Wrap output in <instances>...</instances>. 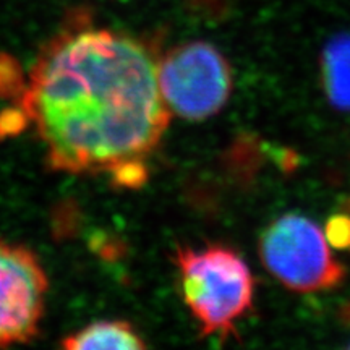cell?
<instances>
[{
  "label": "cell",
  "mask_w": 350,
  "mask_h": 350,
  "mask_svg": "<svg viewBox=\"0 0 350 350\" xmlns=\"http://www.w3.org/2000/svg\"><path fill=\"white\" fill-rule=\"evenodd\" d=\"M52 169L139 187L170 116L157 62L111 29L64 33L39 55L21 98Z\"/></svg>",
  "instance_id": "cell-1"
},
{
  "label": "cell",
  "mask_w": 350,
  "mask_h": 350,
  "mask_svg": "<svg viewBox=\"0 0 350 350\" xmlns=\"http://www.w3.org/2000/svg\"><path fill=\"white\" fill-rule=\"evenodd\" d=\"M182 299L201 327V336L226 340L253 306L255 279L232 248L180 247L175 253Z\"/></svg>",
  "instance_id": "cell-2"
},
{
  "label": "cell",
  "mask_w": 350,
  "mask_h": 350,
  "mask_svg": "<svg viewBox=\"0 0 350 350\" xmlns=\"http://www.w3.org/2000/svg\"><path fill=\"white\" fill-rule=\"evenodd\" d=\"M260 255L266 269L295 292L327 291L345 275L325 230L301 214H286L271 222L261 234Z\"/></svg>",
  "instance_id": "cell-3"
},
{
  "label": "cell",
  "mask_w": 350,
  "mask_h": 350,
  "mask_svg": "<svg viewBox=\"0 0 350 350\" xmlns=\"http://www.w3.org/2000/svg\"><path fill=\"white\" fill-rule=\"evenodd\" d=\"M157 78L169 111L187 120L216 116L229 100L234 85L226 57L204 41L170 51L157 62Z\"/></svg>",
  "instance_id": "cell-4"
},
{
  "label": "cell",
  "mask_w": 350,
  "mask_h": 350,
  "mask_svg": "<svg viewBox=\"0 0 350 350\" xmlns=\"http://www.w3.org/2000/svg\"><path fill=\"white\" fill-rule=\"evenodd\" d=\"M49 282L31 250L0 242V347L36 336Z\"/></svg>",
  "instance_id": "cell-5"
},
{
  "label": "cell",
  "mask_w": 350,
  "mask_h": 350,
  "mask_svg": "<svg viewBox=\"0 0 350 350\" xmlns=\"http://www.w3.org/2000/svg\"><path fill=\"white\" fill-rule=\"evenodd\" d=\"M68 350H96V349H144L146 342L142 336L125 321H99L86 326L85 329L68 336L62 342Z\"/></svg>",
  "instance_id": "cell-6"
},
{
  "label": "cell",
  "mask_w": 350,
  "mask_h": 350,
  "mask_svg": "<svg viewBox=\"0 0 350 350\" xmlns=\"http://www.w3.org/2000/svg\"><path fill=\"white\" fill-rule=\"evenodd\" d=\"M323 81L331 103L350 111V36L327 44L323 54Z\"/></svg>",
  "instance_id": "cell-7"
},
{
  "label": "cell",
  "mask_w": 350,
  "mask_h": 350,
  "mask_svg": "<svg viewBox=\"0 0 350 350\" xmlns=\"http://www.w3.org/2000/svg\"><path fill=\"white\" fill-rule=\"evenodd\" d=\"M347 213L350 214V201H349V208H347Z\"/></svg>",
  "instance_id": "cell-8"
}]
</instances>
